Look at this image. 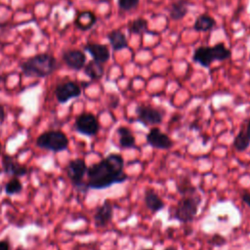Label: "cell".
<instances>
[{
	"label": "cell",
	"mask_w": 250,
	"mask_h": 250,
	"mask_svg": "<svg viewBox=\"0 0 250 250\" xmlns=\"http://www.w3.org/2000/svg\"><path fill=\"white\" fill-rule=\"evenodd\" d=\"M87 188L104 189L114 184H122L128 180L124 172V159L120 154L110 153L100 162L87 169Z\"/></svg>",
	"instance_id": "1"
},
{
	"label": "cell",
	"mask_w": 250,
	"mask_h": 250,
	"mask_svg": "<svg viewBox=\"0 0 250 250\" xmlns=\"http://www.w3.org/2000/svg\"><path fill=\"white\" fill-rule=\"evenodd\" d=\"M57 61L55 57L49 54L35 55L21 65L23 75L27 77H46L50 75L56 68Z\"/></svg>",
	"instance_id": "2"
},
{
	"label": "cell",
	"mask_w": 250,
	"mask_h": 250,
	"mask_svg": "<svg viewBox=\"0 0 250 250\" xmlns=\"http://www.w3.org/2000/svg\"><path fill=\"white\" fill-rule=\"evenodd\" d=\"M231 57V52L225 43L220 42L214 46H201L195 49L192 60L203 67H209L214 61H226Z\"/></svg>",
	"instance_id": "3"
},
{
	"label": "cell",
	"mask_w": 250,
	"mask_h": 250,
	"mask_svg": "<svg viewBox=\"0 0 250 250\" xmlns=\"http://www.w3.org/2000/svg\"><path fill=\"white\" fill-rule=\"evenodd\" d=\"M200 203L201 197L195 193L184 195L176 206L174 214L175 219L181 223L192 222L198 212Z\"/></svg>",
	"instance_id": "4"
},
{
	"label": "cell",
	"mask_w": 250,
	"mask_h": 250,
	"mask_svg": "<svg viewBox=\"0 0 250 250\" xmlns=\"http://www.w3.org/2000/svg\"><path fill=\"white\" fill-rule=\"evenodd\" d=\"M38 147L59 152L64 150L68 146V139L62 131H46L39 135L35 142Z\"/></svg>",
	"instance_id": "5"
},
{
	"label": "cell",
	"mask_w": 250,
	"mask_h": 250,
	"mask_svg": "<svg viewBox=\"0 0 250 250\" xmlns=\"http://www.w3.org/2000/svg\"><path fill=\"white\" fill-rule=\"evenodd\" d=\"M87 165L85 161L81 158H76L68 162L66 166V174L73 186H75L80 190H87L86 184L83 183V178L87 173Z\"/></svg>",
	"instance_id": "6"
},
{
	"label": "cell",
	"mask_w": 250,
	"mask_h": 250,
	"mask_svg": "<svg viewBox=\"0 0 250 250\" xmlns=\"http://www.w3.org/2000/svg\"><path fill=\"white\" fill-rule=\"evenodd\" d=\"M137 121L145 126L160 124L164 117V111L151 105L140 104L136 107Z\"/></svg>",
	"instance_id": "7"
},
{
	"label": "cell",
	"mask_w": 250,
	"mask_h": 250,
	"mask_svg": "<svg viewBox=\"0 0 250 250\" xmlns=\"http://www.w3.org/2000/svg\"><path fill=\"white\" fill-rule=\"evenodd\" d=\"M74 128L78 133L88 137H92L97 135V133L99 132L100 124L94 114L82 113L76 118Z\"/></svg>",
	"instance_id": "8"
},
{
	"label": "cell",
	"mask_w": 250,
	"mask_h": 250,
	"mask_svg": "<svg viewBox=\"0 0 250 250\" xmlns=\"http://www.w3.org/2000/svg\"><path fill=\"white\" fill-rule=\"evenodd\" d=\"M81 95L80 86L73 81H66L59 84L55 89V96L59 103L64 104L70 99L77 98Z\"/></svg>",
	"instance_id": "9"
},
{
	"label": "cell",
	"mask_w": 250,
	"mask_h": 250,
	"mask_svg": "<svg viewBox=\"0 0 250 250\" xmlns=\"http://www.w3.org/2000/svg\"><path fill=\"white\" fill-rule=\"evenodd\" d=\"M146 143L154 148L158 149H169L173 146L174 142L172 139L161 132L159 128H152L146 135Z\"/></svg>",
	"instance_id": "10"
},
{
	"label": "cell",
	"mask_w": 250,
	"mask_h": 250,
	"mask_svg": "<svg viewBox=\"0 0 250 250\" xmlns=\"http://www.w3.org/2000/svg\"><path fill=\"white\" fill-rule=\"evenodd\" d=\"M113 217V207L108 199H105L103 204L97 209L94 214V223L98 228H104L111 222Z\"/></svg>",
	"instance_id": "11"
},
{
	"label": "cell",
	"mask_w": 250,
	"mask_h": 250,
	"mask_svg": "<svg viewBox=\"0 0 250 250\" xmlns=\"http://www.w3.org/2000/svg\"><path fill=\"white\" fill-rule=\"evenodd\" d=\"M62 60L71 69L80 70L85 65L86 56L80 50H66L62 53Z\"/></svg>",
	"instance_id": "12"
},
{
	"label": "cell",
	"mask_w": 250,
	"mask_h": 250,
	"mask_svg": "<svg viewBox=\"0 0 250 250\" xmlns=\"http://www.w3.org/2000/svg\"><path fill=\"white\" fill-rule=\"evenodd\" d=\"M2 166L4 172L9 175L13 176L14 178L22 177L27 174L28 170L24 165H21L18 161H16L11 155L5 154L2 158Z\"/></svg>",
	"instance_id": "13"
},
{
	"label": "cell",
	"mask_w": 250,
	"mask_h": 250,
	"mask_svg": "<svg viewBox=\"0 0 250 250\" xmlns=\"http://www.w3.org/2000/svg\"><path fill=\"white\" fill-rule=\"evenodd\" d=\"M84 50L87 51L92 56L94 61L99 62L101 63L106 62L110 57L109 49L104 44L88 43L84 46Z\"/></svg>",
	"instance_id": "14"
},
{
	"label": "cell",
	"mask_w": 250,
	"mask_h": 250,
	"mask_svg": "<svg viewBox=\"0 0 250 250\" xmlns=\"http://www.w3.org/2000/svg\"><path fill=\"white\" fill-rule=\"evenodd\" d=\"M144 200L147 209H149L152 213H156L162 210L165 206V203L162 200V198L152 189H147L145 192Z\"/></svg>",
	"instance_id": "15"
},
{
	"label": "cell",
	"mask_w": 250,
	"mask_h": 250,
	"mask_svg": "<svg viewBox=\"0 0 250 250\" xmlns=\"http://www.w3.org/2000/svg\"><path fill=\"white\" fill-rule=\"evenodd\" d=\"M97 21V17L91 11L80 12L74 21L75 25L81 30L90 29Z\"/></svg>",
	"instance_id": "16"
},
{
	"label": "cell",
	"mask_w": 250,
	"mask_h": 250,
	"mask_svg": "<svg viewBox=\"0 0 250 250\" xmlns=\"http://www.w3.org/2000/svg\"><path fill=\"white\" fill-rule=\"evenodd\" d=\"M107 39L114 51H120L128 48V41L126 35L120 30H112L107 34Z\"/></svg>",
	"instance_id": "17"
},
{
	"label": "cell",
	"mask_w": 250,
	"mask_h": 250,
	"mask_svg": "<svg viewBox=\"0 0 250 250\" xmlns=\"http://www.w3.org/2000/svg\"><path fill=\"white\" fill-rule=\"evenodd\" d=\"M188 1L178 0L171 4L169 7V16L174 21H180L188 14Z\"/></svg>",
	"instance_id": "18"
},
{
	"label": "cell",
	"mask_w": 250,
	"mask_h": 250,
	"mask_svg": "<svg viewBox=\"0 0 250 250\" xmlns=\"http://www.w3.org/2000/svg\"><path fill=\"white\" fill-rule=\"evenodd\" d=\"M84 72L92 80H98L103 77L104 73V68L103 63L93 60L90 61L86 65H84Z\"/></svg>",
	"instance_id": "19"
},
{
	"label": "cell",
	"mask_w": 250,
	"mask_h": 250,
	"mask_svg": "<svg viewBox=\"0 0 250 250\" xmlns=\"http://www.w3.org/2000/svg\"><path fill=\"white\" fill-rule=\"evenodd\" d=\"M118 139H119V146L123 148H131L135 147L136 140L132 132L126 127H119L117 129Z\"/></svg>",
	"instance_id": "20"
},
{
	"label": "cell",
	"mask_w": 250,
	"mask_h": 250,
	"mask_svg": "<svg viewBox=\"0 0 250 250\" xmlns=\"http://www.w3.org/2000/svg\"><path fill=\"white\" fill-rule=\"evenodd\" d=\"M215 25H216L215 19H213L212 17H210L207 14H202L195 20L193 28L196 31L205 32V31H209V30L213 29V27Z\"/></svg>",
	"instance_id": "21"
},
{
	"label": "cell",
	"mask_w": 250,
	"mask_h": 250,
	"mask_svg": "<svg viewBox=\"0 0 250 250\" xmlns=\"http://www.w3.org/2000/svg\"><path fill=\"white\" fill-rule=\"evenodd\" d=\"M128 30L133 34H141V33H152L148 29V22L144 18H137L128 22Z\"/></svg>",
	"instance_id": "22"
},
{
	"label": "cell",
	"mask_w": 250,
	"mask_h": 250,
	"mask_svg": "<svg viewBox=\"0 0 250 250\" xmlns=\"http://www.w3.org/2000/svg\"><path fill=\"white\" fill-rule=\"evenodd\" d=\"M250 145V139L248 138L244 130H240L233 141V146L237 151H244Z\"/></svg>",
	"instance_id": "23"
},
{
	"label": "cell",
	"mask_w": 250,
	"mask_h": 250,
	"mask_svg": "<svg viewBox=\"0 0 250 250\" xmlns=\"http://www.w3.org/2000/svg\"><path fill=\"white\" fill-rule=\"evenodd\" d=\"M5 192L8 195H13L16 193H19L22 189V185L19 178H13L11 179L6 185H5Z\"/></svg>",
	"instance_id": "24"
},
{
	"label": "cell",
	"mask_w": 250,
	"mask_h": 250,
	"mask_svg": "<svg viewBox=\"0 0 250 250\" xmlns=\"http://www.w3.org/2000/svg\"><path fill=\"white\" fill-rule=\"evenodd\" d=\"M177 189L181 194H184V195L193 194L196 191V188L190 184V182L188 179H184L182 182L178 183Z\"/></svg>",
	"instance_id": "25"
},
{
	"label": "cell",
	"mask_w": 250,
	"mask_h": 250,
	"mask_svg": "<svg viewBox=\"0 0 250 250\" xmlns=\"http://www.w3.org/2000/svg\"><path fill=\"white\" fill-rule=\"evenodd\" d=\"M140 0H117L118 7L123 11H131L139 6Z\"/></svg>",
	"instance_id": "26"
},
{
	"label": "cell",
	"mask_w": 250,
	"mask_h": 250,
	"mask_svg": "<svg viewBox=\"0 0 250 250\" xmlns=\"http://www.w3.org/2000/svg\"><path fill=\"white\" fill-rule=\"evenodd\" d=\"M208 242H209L211 245H213V246L220 247V246L226 244V243H227V240H226V238H225L223 235H221V234H219V233H215V234H213V235L210 237V239H209Z\"/></svg>",
	"instance_id": "27"
},
{
	"label": "cell",
	"mask_w": 250,
	"mask_h": 250,
	"mask_svg": "<svg viewBox=\"0 0 250 250\" xmlns=\"http://www.w3.org/2000/svg\"><path fill=\"white\" fill-rule=\"evenodd\" d=\"M241 199L248 207H250V191H244L241 195Z\"/></svg>",
	"instance_id": "28"
},
{
	"label": "cell",
	"mask_w": 250,
	"mask_h": 250,
	"mask_svg": "<svg viewBox=\"0 0 250 250\" xmlns=\"http://www.w3.org/2000/svg\"><path fill=\"white\" fill-rule=\"evenodd\" d=\"M0 250H11L10 243L7 240H0Z\"/></svg>",
	"instance_id": "29"
},
{
	"label": "cell",
	"mask_w": 250,
	"mask_h": 250,
	"mask_svg": "<svg viewBox=\"0 0 250 250\" xmlns=\"http://www.w3.org/2000/svg\"><path fill=\"white\" fill-rule=\"evenodd\" d=\"M5 118V109L3 107V105L0 104V122H2Z\"/></svg>",
	"instance_id": "30"
},
{
	"label": "cell",
	"mask_w": 250,
	"mask_h": 250,
	"mask_svg": "<svg viewBox=\"0 0 250 250\" xmlns=\"http://www.w3.org/2000/svg\"><path fill=\"white\" fill-rule=\"evenodd\" d=\"M246 134H247V136H248V138L250 139V120L248 121V123H247V127H246Z\"/></svg>",
	"instance_id": "31"
},
{
	"label": "cell",
	"mask_w": 250,
	"mask_h": 250,
	"mask_svg": "<svg viewBox=\"0 0 250 250\" xmlns=\"http://www.w3.org/2000/svg\"><path fill=\"white\" fill-rule=\"evenodd\" d=\"M164 250H178L175 246H169V247H167V248H165Z\"/></svg>",
	"instance_id": "32"
},
{
	"label": "cell",
	"mask_w": 250,
	"mask_h": 250,
	"mask_svg": "<svg viewBox=\"0 0 250 250\" xmlns=\"http://www.w3.org/2000/svg\"><path fill=\"white\" fill-rule=\"evenodd\" d=\"M1 150H2V145H1V143H0V153H1Z\"/></svg>",
	"instance_id": "33"
},
{
	"label": "cell",
	"mask_w": 250,
	"mask_h": 250,
	"mask_svg": "<svg viewBox=\"0 0 250 250\" xmlns=\"http://www.w3.org/2000/svg\"><path fill=\"white\" fill-rule=\"evenodd\" d=\"M145 250H151V249H145Z\"/></svg>",
	"instance_id": "34"
}]
</instances>
